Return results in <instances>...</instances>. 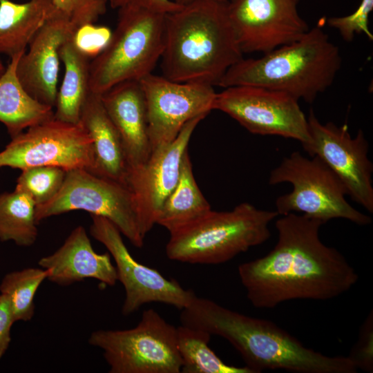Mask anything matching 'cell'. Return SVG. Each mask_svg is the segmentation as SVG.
Masks as SVG:
<instances>
[{
	"instance_id": "cell-1",
	"label": "cell",
	"mask_w": 373,
	"mask_h": 373,
	"mask_svg": "<svg viewBox=\"0 0 373 373\" xmlns=\"http://www.w3.org/2000/svg\"><path fill=\"white\" fill-rule=\"evenodd\" d=\"M323 224L296 213L276 221L278 238L273 249L238 268L253 306L270 309L290 300H329L356 284L358 275L354 267L336 249L321 240Z\"/></svg>"
},
{
	"instance_id": "cell-2",
	"label": "cell",
	"mask_w": 373,
	"mask_h": 373,
	"mask_svg": "<svg viewBox=\"0 0 373 373\" xmlns=\"http://www.w3.org/2000/svg\"><path fill=\"white\" fill-rule=\"evenodd\" d=\"M181 325L220 336L240 353L253 373L284 370L296 373H356L349 356L314 351L271 321L251 317L195 296L181 310Z\"/></svg>"
},
{
	"instance_id": "cell-3",
	"label": "cell",
	"mask_w": 373,
	"mask_h": 373,
	"mask_svg": "<svg viewBox=\"0 0 373 373\" xmlns=\"http://www.w3.org/2000/svg\"><path fill=\"white\" fill-rule=\"evenodd\" d=\"M228 0H201L166 15L162 76L217 86L243 58L227 12Z\"/></svg>"
},
{
	"instance_id": "cell-4",
	"label": "cell",
	"mask_w": 373,
	"mask_h": 373,
	"mask_svg": "<svg viewBox=\"0 0 373 373\" xmlns=\"http://www.w3.org/2000/svg\"><path fill=\"white\" fill-rule=\"evenodd\" d=\"M341 62L338 47L317 26L298 40L258 58H242L226 72L217 86H262L311 104L332 86Z\"/></svg>"
},
{
	"instance_id": "cell-5",
	"label": "cell",
	"mask_w": 373,
	"mask_h": 373,
	"mask_svg": "<svg viewBox=\"0 0 373 373\" xmlns=\"http://www.w3.org/2000/svg\"><path fill=\"white\" fill-rule=\"evenodd\" d=\"M278 216L276 211L259 209L249 202H242L229 211L211 209L170 233L166 256L190 264L227 262L267 241L271 235L269 224Z\"/></svg>"
},
{
	"instance_id": "cell-6",
	"label": "cell",
	"mask_w": 373,
	"mask_h": 373,
	"mask_svg": "<svg viewBox=\"0 0 373 373\" xmlns=\"http://www.w3.org/2000/svg\"><path fill=\"white\" fill-rule=\"evenodd\" d=\"M117 23L104 49L90 61V92L102 95L152 73L161 59L165 14L136 6L117 9Z\"/></svg>"
},
{
	"instance_id": "cell-7",
	"label": "cell",
	"mask_w": 373,
	"mask_h": 373,
	"mask_svg": "<svg viewBox=\"0 0 373 373\" xmlns=\"http://www.w3.org/2000/svg\"><path fill=\"white\" fill-rule=\"evenodd\" d=\"M311 157L294 151L271 171L269 184L288 182L292 185L289 193L276 198L278 214L298 212L324 224L332 219L343 218L361 226L370 224L372 218L346 200L347 191L335 173L318 156Z\"/></svg>"
},
{
	"instance_id": "cell-8",
	"label": "cell",
	"mask_w": 373,
	"mask_h": 373,
	"mask_svg": "<svg viewBox=\"0 0 373 373\" xmlns=\"http://www.w3.org/2000/svg\"><path fill=\"white\" fill-rule=\"evenodd\" d=\"M88 343L103 351L110 373L181 372L177 327L151 308L142 312L135 327L94 331Z\"/></svg>"
},
{
	"instance_id": "cell-9",
	"label": "cell",
	"mask_w": 373,
	"mask_h": 373,
	"mask_svg": "<svg viewBox=\"0 0 373 373\" xmlns=\"http://www.w3.org/2000/svg\"><path fill=\"white\" fill-rule=\"evenodd\" d=\"M83 210L112 222L134 246L141 248V233L135 202L131 189L123 184L86 169L67 171L57 194L48 202L36 206V220L71 211Z\"/></svg>"
},
{
	"instance_id": "cell-10",
	"label": "cell",
	"mask_w": 373,
	"mask_h": 373,
	"mask_svg": "<svg viewBox=\"0 0 373 373\" xmlns=\"http://www.w3.org/2000/svg\"><path fill=\"white\" fill-rule=\"evenodd\" d=\"M39 166L86 169L93 173V141L79 124L54 117L12 138L0 153V167L23 170Z\"/></svg>"
},
{
	"instance_id": "cell-11",
	"label": "cell",
	"mask_w": 373,
	"mask_h": 373,
	"mask_svg": "<svg viewBox=\"0 0 373 373\" xmlns=\"http://www.w3.org/2000/svg\"><path fill=\"white\" fill-rule=\"evenodd\" d=\"M213 110L227 114L249 132L309 141L307 118L298 100L282 91L252 85L224 88L216 93Z\"/></svg>"
},
{
	"instance_id": "cell-12",
	"label": "cell",
	"mask_w": 373,
	"mask_h": 373,
	"mask_svg": "<svg viewBox=\"0 0 373 373\" xmlns=\"http://www.w3.org/2000/svg\"><path fill=\"white\" fill-rule=\"evenodd\" d=\"M307 118L309 141L302 144L310 157H320L338 177L352 200L373 213V164L361 129L352 137L346 124L321 123L314 111Z\"/></svg>"
},
{
	"instance_id": "cell-13",
	"label": "cell",
	"mask_w": 373,
	"mask_h": 373,
	"mask_svg": "<svg viewBox=\"0 0 373 373\" xmlns=\"http://www.w3.org/2000/svg\"><path fill=\"white\" fill-rule=\"evenodd\" d=\"M90 216V233L106 247L113 258L117 280L124 286V316H128L152 302L172 305L180 310L191 303L196 296L192 290L184 289L177 281L166 279L157 270L137 262L112 222L102 216Z\"/></svg>"
},
{
	"instance_id": "cell-14",
	"label": "cell",
	"mask_w": 373,
	"mask_h": 373,
	"mask_svg": "<svg viewBox=\"0 0 373 373\" xmlns=\"http://www.w3.org/2000/svg\"><path fill=\"white\" fill-rule=\"evenodd\" d=\"M140 82L152 151L171 143L189 120L213 110L217 93L213 86L177 82L153 73Z\"/></svg>"
},
{
	"instance_id": "cell-15",
	"label": "cell",
	"mask_w": 373,
	"mask_h": 373,
	"mask_svg": "<svg viewBox=\"0 0 373 373\" xmlns=\"http://www.w3.org/2000/svg\"><path fill=\"white\" fill-rule=\"evenodd\" d=\"M298 0H228V16L242 53L265 54L292 43L309 30Z\"/></svg>"
},
{
	"instance_id": "cell-16",
	"label": "cell",
	"mask_w": 373,
	"mask_h": 373,
	"mask_svg": "<svg viewBox=\"0 0 373 373\" xmlns=\"http://www.w3.org/2000/svg\"><path fill=\"white\" fill-rule=\"evenodd\" d=\"M205 117L201 115L189 120L171 143L152 151L144 166L128 176V186L134 195L144 238L156 224L162 204L175 186L192 133Z\"/></svg>"
},
{
	"instance_id": "cell-17",
	"label": "cell",
	"mask_w": 373,
	"mask_h": 373,
	"mask_svg": "<svg viewBox=\"0 0 373 373\" xmlns=\"http://www.w3.org/2000/svg\"><path fill=\"white\" fill-rule=\"evenodd\" d=\"M70 23L52 12L34 35L29 49L20 57L17 77L26 92L38 102L55 106L59 71V49L75 32Z\"/></svg>"
},
{
	"instance_id": "cell-18",
	"label": "cell",
	"mask_w": 373,
	"mask_h": 373,
	"mask_svg": "<svg viewBox=\"0 0 373 373\" xmlns=\"http://www.w3.org/2000/svg\"><path fill=\"white\" fill-rule=\"evenodd\" d=\"M101 99L119 135L128 176L135 173L144 166L152 152L145 97L140 82H121L101 95Z\"/></svg>"
},
{
	"instance_id": "cell-19",
	"label": "cell",
	"mask_w": 373,
	"mask_h": 373,
	"mask_svg": "<svg viewBox=\"0 0 373 373\" xmlns=\"http://www.w3.org/2000/svg\"><path fill=\"white\" fill-rule=\"evenodd\" d=\"M38 264L48 271V280L61 286L86 278L109 286H114L117 281L111 254L95 252L82 226L75 228L58 249L40 258Z\"/></svg>"
},
{
	"instance_id": "cell-20",
	"label": "cell",
	"mask_w": 373,
	"mask_h": 373,
	"mask_svg": "<svg viewBox=\"0 0 373 373\" xmlns=\"http://www.w3.org/2000/svg\"><path fill=\"white\" fill-rule=\"evenodd\" d=\"M79 123L93 141V173L128 186V169L122 141L103 105L101 95L90 92Z\"/></svg>"
},
{
	"instance_id": "cell-21",
	"label": "cell",
	"mask_w": 373,
	"mask_h": 373,
	"mask_svg": "<svg viewBox=\"0 0 373 373\" xmlns=\"http://www.w3.org/2000/svg\"><path fill=\"white\" fill-rule=\"evenodd\" d=\"M23 52L10 58L0 77V122L6 126L12 138L54 117L53 108L31 97L17 77V66Z\"/></svg>"
},
{
	"instance_id": "cell-22",
	"label": "cell",
	"mask_w": 373,
	"mask_h": 373,
	"mask_svg": "<svg viewBox=\"0 0 373 373\" xmlns=\"http://www.w3.org/2000/svg\"><path fill=\"white\" fill-rule=\"evenodd\" d=\"M52 10V0H29L21 3L0 0V54L11 58L25 52Z\"/></svg>"
},
{
	"instance_id": "cell-23",
	"label": "cell",
	"mask_w": 373,
	"mask_h": 373,
	"mask_svg": "<svg viewBox=\"0 0 373 373\" xmlns=\"http://www.w3.org/2000/svg\"><path fill=\"white\" fill-rule=\"evenodd\" d=\"M73 36L59 49L65 73L57 91L54 117L68 123L79 124L82 108L90 93V59L77 47Z\"/></svg>"
},
{
	"instance_id": "cell-24",
	"label": "cell",
	"mask_w": 373,
	"mask_h": 373,
	"mask_svg": "<svg viewBox=\"0 0 373 373\" xmlns=\"http://www.w3.org/2000/svg\"><path fill=\"white\" fill-rule=\"evenodd\" d=\"M211 209L196 183L187 151L182 158L178 181L162 204L156 224L171 233Z\"/></svg>"
},
{
	"instance_id": "cell-25",
	"label": "cell",
	"mask_w": 373,
	"mask_h": 373,
	"mask_svg": "<svg viewBox=\"0 0 373 373\" xmlns=\"http://www.w3.org/2000/svg\"><path fill=\"white\" fill-rule=\"evenodd\" d=\"M36 204L26 193L15 189L0 194V240L30 247L38 236Z\"/></svg>"
},
{
	"instance_id": "cell-26",
	"label": "cell",
	"mask_w": 373,
	"mask_h": 373,
	"mask_svg": "<svg viewBox=\"0 0 373 373\" xmlns=\"http://www.w3.org/2000/svg\"><path fill=\"white\" fill-rule=\"evenodd\" d=\"M211 334L180 325L177 327L178 349L182 361V373H253L224 363L209 347Z\"/></svg>"
},
{
	"instance_id": "cell-27",
	"label": "cell",
	"mask_w": 373,
	"mask_h": 373,
	"mask_svg": "<svg viewBox=\"0 0 373 373\" xmlns=\"http://www.w3.org/2000/svg\"><path fill=\"white\" fill-rule=\"evenodd\" d=\"M48 275V271L41 267H28L10 271L2 278L0 294L9 300L15 322L32 318L35 294Z\"/></svg>"
},
{
	"instance_id": "cell-28",
	"label": "cell",
	"mask_w": 373,
	"mask_h": 373,
	"mask_svg": "<svg viewBox=\"0 0 373 373\" xmlns=\"http://www.w3.org/2000/svg\"><path fill=\"white\" fill-rule=\"evenodd\" d=\"M67 171L53 166H39L21 170L15 189L28 195L36 206L52 199L61 189Z\"/></svg>"
},
{
	"instance_id": "cell-29",
	"label": "cell",
	"mask_w": 373,
	"mask_h": 373,
	"mask_svg": "<svg viewBox=\"0 0 373 373\" xmlns=\"http://www.w3.org/2000/svg\"><path fill=\"white\" fill-rule=\"evenodd\" d=\"M108 0H52L53 12L66 19L75 30L95 23L107 10Z\"/></svg>"
},
{
	"instance_id": "cell-30",
	"label": "cell",
	"mask_w": 373,
	"mask_h": 373,
	"mask_svg": "<svg viewBox=\"0 0 373 373\" xmlns=\"http://www.w3.org/2000/svg\"><path fill=\"white\" fill-rule=\"evenodd\" d=\"M372 10L373 0H361L352 13L343 17H330L327 19V24L336 29L347 42H351L355 35L361 33L372 41L373 35L368 26L369 15Z\"/></svg>"
},
{
	"instance_id": "cell-31",
	"label": "cell",
	"mask_w": 373,
	"mask_h": 373,
	"mask_svg": "<svg viewBox=\"0 0 373 373\" xmlns=\"http://www.w3.org/2000/svg\"><path fill=\"white\" fill-rule=\"evenodd\" d=\"M111 33L105 26L86 24L75 31L73 39L77 47L92 59L106 46Z\"/></svg>"
},
{
	"instance_id": "cell-32",
	"label": "cell",
	"mask_w": 373,
	"mask_h": 373,
	"mask_svg": "<svg viewBox=\"0 0 373 373\" xmlns=\"http://www.w3.org/2000/svg\"><path fill=\"white\" fill-rule=\"evenodd\" d=\"M358 369L372 370V315H370L362 327L356 347L349 356Z\"/></svg>"
},
{
	"instance_id": "cell-33",
	"label": "cell",
	"mask_w": 373,
	"mask_h": 373,
	"mask_svg": "<svg viewBox=\"0 0 373 373\" xmlns=\"http://www.w3.org/2000/svg\"><path fill=\"white\" fill-rule=\"evenodd\" d=\"M109 3L113 9L131 6L165 15L177 11L182 7L171 0H109Z\"/></svg>"
},
{
	"instance_id": "cell-34",
	"label": "cell",
	"mask_w": 373,
	"mask_h": 373,
	"mask_svg": "<svg viewBox=\"0 0 373 373\" xmlns=\"http://www.w3.org/2000/svg\"><path fill=\"white\" fill-rule=\"evenodd\" d=\"M15 323L8 298L0 294V361L8 350L10 342V331Z\"/></svg>"
},
{
	"instance_id": "cell-35",
	"label": "cell",
	"mask_w": 373,
	"mask_h": 373,
	"mask_svg": "<svg viewBox=\"0 0 373 373\" xmlns=\"http://www.w3.org/2000/svg\"><path fill=\"white\" fill-rule=\"evenodd\" d=\"M196 1H201V0H173V1L175 2L176 3L182 5V6H184V5H186L189 3ZM222 1H225V0H222Z\"/></svg>"
},
{
	"instance_id": "cell-36",
	"label": "cell",
	"mask_w": 373,
	"mask_h": 373,
	"mask_svg": "<svg viewBox=\"0 0 373 373\" xmlns=\"http://www.w3.org/2000/svg\"><path fill=\"white\" fill-rule=\"evenodd\" d=\"M6 67L4 66L1 59H0V77L2 75V74L4 73L6 70Z\"/></svg>"
},
{
	"instance_id": "cell-37",
	"label": "cell",
	"mask_w": 373,
	"mask_h": 373,
	"mask_svg": "<svg viewBox=\"0 0 373 373\" xmlns=\"http://www.w3.org/2000/svg\"><path fill=\"white\" fill-rule=\"evenodd\" d=\"M298 1H300V0H298Z\"/></svg>"
}]
</instances>
